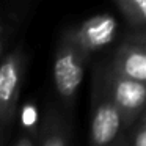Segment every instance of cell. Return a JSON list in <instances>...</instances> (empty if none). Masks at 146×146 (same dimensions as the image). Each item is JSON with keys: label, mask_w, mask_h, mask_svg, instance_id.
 <instances>
[{"label": "cell", "mask_w": 146, "mask_h": 146, "mask_svg": "<svg viewBox=\"0 0 146 146\" xmlns=\"http://www.w3.org/2000/svg\"><path fill=\"white\" fill-rule=\"evenodd\" d=\"M124 130L126 124L107 93L99 63L91 77L88 146H118L123 141Z\"/></svg>", "instance_id": "1"}, {"label": "cell", "mask_w": 146, "mask_h": 146, "mask_svg": "<svg viewBox=\"0 0 146 146\" xmlns=\"http://www.w3.org/2000/svg\"><path fill=\"white\" fill-rule=\"evenodd\" d=\"M36 132H38V127H22L17 133V138L13 143V146H36Z\"/></svg>", "instance_id": "10"}, {"label": "cell", "mask_w": 146, "mask_h": 146, "mask_svg": "<svg viewBox=\"0 0 146 146\" xmlns=\"http://www.w3.org/2000/svg\"><path fill=\"white\" fill-rule=\"evenodd\" d=\"M123 143L126 146H146V113L124 130Z\"/></svg>", "instance_id": "9"}, {"label": "cell", "mask_w": 146, "mask_h": 146, "mask_svg": "<svg viewBox=\"0 0 146 146\" xmlns=\"http://www.w3.org/2000/svg\"><path fill=\"white\" fill-rule=\"evenodd\" d=\"M118 30L119 27L115 16L101 13L82 21L77 25L68 27L61 32L60 38L77 46L88 55H93L101 49L108 47L116 39Z\"/></svg>", "instance_id": "4"}, {"label": "cell", "mask_w": 146, "mask_h": 146, "mask_svg": "<svg viewBox=\"0 0 146 146\" xmlns=\"http://www.w3.org/2000/svg\"><path fill=\"white\" fill-rule=\"evenodd\" d=\"M101 69L107 93L116 110L123 116L127 129L133 121H137L145 113L146 85L113 74L108 69L107 63H101Z\"/></svg>", "instance_id": "5"}, {"label": "cell", "mask_w": 146, "mask_h": 146, "mask_svg": "<svg viewBox=\"0 0 146 146\" xmlns=\"http://www.w3.org/2000/svg\"><path fill=\"white\" fill-rule=\"evenodd\" d=\"M36 146H72V132L68 116L55 105L47 107L38 124Z\"/></svg>", "instance_id": "7"}, {"label": "cell", "mask_w": 146, "mask_h": 146, "mask_svg": "<svg viewBox=\"0 0 146 146\" xmlns=\"http://www.w3.org/2000/svg\"><path fill=\"white\" fill-rule=\"evenodd\" d=\"M118 146H126V145H124V143H123V141H121V143H119V145H118Z\"/></svg>", "instance_id": "13"}, {"label": "cell", "mask_w": 146, "mask_h": 146, "mask_svg": "<svg viewBox=\"0 0 146 146\" xmlns=\"http://www.w3.org/2000/svg\"><path fill=\"white\" fill-rule=\"evenodd\" d=\"M10 29L11 25L5 21H0V60L3 58V52L7 49L8 39H10Z\"/></svg>", "instance_id": "11"}, {"label": "cell", "mask_w": 146, "mask_h": 146, "mask_svg": "<svg viewBox=\"0 0 146 146\" xmlns=\"http://www.w3.org/2000/svg\"><path fill=\"white\" fill-rule=\"evenodd\" d=\"M107 66L119 77L146 83V33H126Z\"/></svg>", "instance_id": "6"}, {"label": "cell", "mask_w": 146, "mask_h": 146, "mask_svg": "<svg viewBox=\"0 0 146 146\" xmlns=\"http://www.w3.org/2000/svg\"><path fill=\"white\" fill-rule=\"evenodd\" d=\"M90 60L91 55L77 46L58 38L52 61V79L55 91L64 108H71L76 104Z\"/></svg>", "instance_id": "2"}, {"label": "cell", "mask_w": 146, "mask_h": 146, "mask_svg": "<svg viewBox=\"0 0 146 146\" xmlns=\"http://www.w3.org/2000/svg\"><path fill=\"white\" fill-rule=\"evenodd\" d=\"M130 33H146V2L145 0H113Z\"/></svg>", "instance_id": "8"}, {"label": "cell", "mask_w": 146, "mask_h": 146, "mask_svg": "<svg viewBox=\"0 0 146 146\" xmlns=\"http://www.w3.org/2000/svg\"><path fill=\"white\" fill-rule=\"evenodd\" d=\"M3 140H5V137L2 135V133H0V145H2V143H3Z\"/></svg>", "instance_id": "12"}, {"label": "cell", "mask_w": 146, "mask_h": 146, "mask_svg": "<svg viewBox=\"0 0 146 146\" xmlns=\"http://www.w3.org/2000/svg\"><path fill=\"white\" fill-rule=\"evenodd\" d=\"M27 64L29 58L21 44L0 60V133L3 137H7L16 119Z\"/></svg>", "instance_id": "3"}]
</instances>
